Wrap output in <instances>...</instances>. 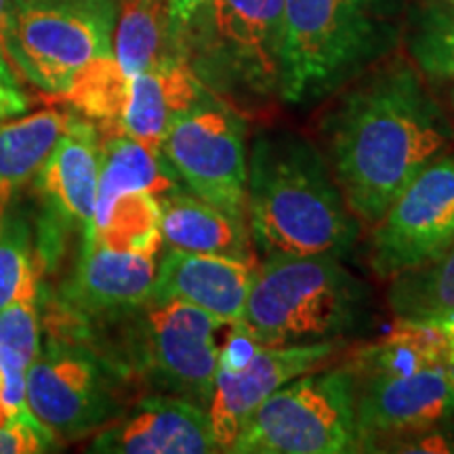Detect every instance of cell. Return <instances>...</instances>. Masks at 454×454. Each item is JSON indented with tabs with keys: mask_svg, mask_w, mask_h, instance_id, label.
I'll return each instance as SVG.
<instances>
[{
	"mask_svg": "<svg viewBox=\"0 0 454 454\" xmlns=\"http://www.w3.org/2000/svg\"><path fill=\"white\" fill-rule=\"evenodd\" d=\"M284 0H207L184 55L217 98L238 107L280 95Z\"/></svg>",
	"mask_w": 454,
	"mask_h": 454,
	"instance_id": "5b68a950",
	"label": "cell"
},
{
	"mask_svg": "<svg viewBox=\"0 0 454 454\" xmlns=\"http://www.w3.org/2000/svg\"><path fill=\"white\" fill-rule=\"evenodd\" d=\"M230 452H357L354 372L345 364L293 379L248 417Z\"/></svg>",
	"mask_w": 454,
	"mask_h": 454,
	"instance_id": "8992f818",
	"label": "cell"
},
{
	"mask_svg": "<svg viewBox=\"0 0 454 454\" xmlns=\"http://www.w3.org/2000/svg\"><path fill=\"white\" fill-rule=\"evenodd\" d=\"M27 95L21 89L17 70L11 64L7 51L0 47V121L27 110Z\"/></svg>",
	"mask_w": 454,
	"mask_h": 454,
	"instance_id": "1f68e13d",
	"label": "cell"
},
{
	"mask_svg": "<svg viewBox=\"0 0 454 454\" xmlns=\"http://www.w3.org/2000/svg\"><path fill=\"white\" fill-rule=\"evenodd\" d=\"M213 98L217 95L196 76L184 55L164 57L130 78L121 130L141 144L160 150L173 122Z\"/></svg>",
	"mask_w": 454,
	"mask_h": 454,
	"instance_id": "ac0fdd59",
	"label": "cell"
},
{
	"mask_svg": "<svg viewBox=\"0 0 454 454\" xmlns=\"http://www.w3.org/2000/svg\"><path fill=\"white\" fill-rule=\"evenodd\" d=\"M61 444L55 434L41 421H15L0 425V454H30L47 452Z\"/></svg>",
	"mask_w": 454,
	"mask_h": 454,
	"instance_id": "f546056e",
	"label": "cell"
},
{
	"mask_svg": "<svg viewBox=\"0 0 454 454\" xmlns=\"http://www.w3.org/2000/svg\"><path fill=\"white\" fill-rule=\"evenodd\" d=\"M448 104H450V121L454 127V87H448Z\"/></svg>",
	"mask_w": 454,
	"mask_h": 454,
	"instance_id": "d590c367",
	"label": "cell"
},
{
	"mask_svg": "<svg viewBox=\"0 0 454 454\" xmlns=\"http://www.w3.org/2000/svg\"><path fill=\"white\" fill-rule=\"evenodd\" d=\"M32 265V230L20 208L9 202L0 208V309L15 297Z\"/></svg>",
	"mask_w": 454,
	"mask_h": 454,
	"instance_id": "f1b7e54d",
	"label": "cell"
},
{
	"mask_svg": "<svg viewBox=\"0 0 454 454\" xmlns=\"http://www.w3.org/2000/svg\"><path fill=\"white\" fill-rule=\"evenodd\" d=\"M130 78L118 66L114 53L101 55L74 78L66 93L55 101H61L84 121L93 122L99 135L122 133L121 122L127 110Z\"/></svg>",
	"mask_w": 454,
	"mask_h": 454,
	"instance_id": "cb8c5ba5",
	"label": "cell"
},
{
	"mask_svg": "<svg viewBox=\"0 0 454 454\" xmlns=\"http://www.w3.org/2000/svg\"><path fill=\"white\" fill-rule=\"evenodd\" d=\"M11 7H13V0H0V47L3 49H4V41H7Z\"/></svg>",
	"mask_w": 454,
	"mask_h": 454,
	"instance_id": "e575fe53",
	"label": "cell"
},
{
	"mask_svg": "<svg viewBox=\"0 0 454 454\" xmlns=\"http://www.w3.org/2000/svg\"><path fill=\"white\" fill-rule=\"evenodd\" d=\"M74 118L70 107H44L0 124V208L11 202L17 187L41 170Z\"/></svg>",
	"mask_w": 454,
	"mask_h": 454,
	"instance_id": "7402d4cb",
	"label": "cell"
},
{
	"mask_svg": "<svg viewBox=\"0 0 454 454\" xmlns=\"http://www.w3.org/2000/svg\"><path fill=\"white\" fill-rule=\"evenodd\" d=\"M446 425H454V377L448 366L356 379L357 452H374L387 440Z\"/></svg>",
	"mask_w": 454,
	"mask_h": 454,
	"instance_id": "7c38bea8",
	"label": "cell"
},
{
	"mask_svg": "<svg viewBox=\"0 0 454 454\" xmlns=\"http://www.w3.org/2000/svg\"><path fill=\"white\" fill-rule=\"evenodd\" d=\"M254 271V259L168 248L156 268L150 303L184 301L219 317L223 325H236L251 293Z\"/></svg>",
	"mask_w": 454,
	"mask_h": 454,
	"instance_id": "2e32d148",
	"label": "cell"
},
{
	"mask_svg": "<svg viewBox=\"0 0 454 454\" xmlns=\"http://www.w3.org/2000/svg\"><path fill=\"white\" fill-rule=\"evenodd\" d=\"M133 339V364L156 387L207 408L219 366V317L184 303H145Z\"/></svg>",
	"mask_w": 454,
	"mask_h": 454,
	"instance_id": "30bf717a",
	"label": "cell"
},
{
	"mask_svg": "<svg viewBox=\"0 0 454 454\" xmlns=\"http://www.w3.org/2000/svg\"><path fill=\"white\" fill-rule=\"evenodd\" d=\"M99 147L98 127L76 114L70 129L38 170L36 185L47 207L38 248L41 263H47L53 253L59 251L67 231L81 230L87 234L93 223L99 185Z\"/></svg>",
	"mask_w": 454,
	"mask_h": 454,
	"instance_id": "5bb4252c",
	"label": "cell"
},
{
	"mask_svg": "<svg viewBox=\"0 0 454 454\" xmlns=\"http://www.w3.org/2000/svg\"><path fill=\"white\" fill-rule=\"evenodd\" d=\"M116 0H13L7 51L11 64L49 98L112 53Z\"/></svg>",
	"mask_w": 454,
	"mask_h": 454,
	"instance_id": "52a82bcc",
	"label": "cell"
},
{
	"mask_svg": "<svg viewBox=\"0 0 454 454\" xmlns=\"http://www.w3.org/2000/svg\"><path fill=\"white\" fill-rule=\"evenodd\" d=\"M448 371H450V374L454 377V356L448 357Z\"/></svg>",
	"mask_w": 454,
	"mask_h": 454,
	"instance_id": "8d00e7d4",
	"label": "cell"
},
{
	"mask_svg": "<svg viewBox=\"0 0 454 454\" xmlns=\"http://www.w3.org/2000/svg\"><path fill=\"white\" fill-rule=\"evenodd\" d=\"M160 150L187 192L247 223V122L234 106L213 98L179 116Z\"/></svg>",
	"mask_w": 454,
	"mask_h": 454,
	"instance_id": "ba28073f",
	"label": "cell"
},
{
	"mask_svg": "<svg viewBox=\"0 0 454 454\" xmlns=\"http://www.w3.org/2000/svg\"><path fill=\"white\" fill-rule=\"evenodd\" d=\"M112 53L129 78L164 57L184 55L170 26L167 0H122L121 17L114 26Z\"/></svg>",
	"mask_w": 454,
	"mask_h": 454,
	"instance_id": "603a6c76",
	"label": "cell"
},
{
	"mask_svg": "<svg viewBox=\"0 0 454 454\" xmlns=\"http://www.w3.org/2000/svg\"><path fill=\"white\" fill-rule=\"evenodd\" d=\"M454 240V152L419 170L397 194L371 238L374 274L391 280L435 259Z\"/></svg>",
	"mask_w": 454,
	"mask_h": 454,
	"instance_id": "8fae6325",
	"label": "cell"
},
{
	"mask_svg": "<svg viewBox=\"0 0 454 454\" xmlns=\"http://www.w3.org/2000/svg\"><path fill=\"white\" fill-rule=\"evenodd\" d=\"M38 268L36 259L17 288L15 297L0 309V345L15 351L27 366L41 351V322H38Z\"/></svg>",
	"mask_w": 454,
	"mask_h": 454,
	"instance_id": "83f0119b",
	"label": "cell"
},
{
	"mask_svg": "<svg viewBox=\"0 0 454 454\" xmlns=\"http://www.w3.org/2000/svg\"><path fill=\"white\" fill-rule=\"evenodd\" d=\"M371 288L333 254H268L236 326L259 345L345 340L371 322Z\"/></svg>",
	"mask_w": 454,
	"mask_h": 454,
	"instance_id": "277c9868",
	"label": "cell"
},
{
	"mask_svg": "<svg viewBox=\"0 0 454 454\" xmlns=\"http://www.w3.org/2000/svg\"><path fill=\"white\" fill-rule=\"evenodd\" d=\"M374 452H454V425L400 435L383 442Z\"/></svg>",
	"mask_w": 454,
	"mask_h": 454,
	"instance_id": "4dcf8cb0",
	"label": "cell"
},
{
	"mask_svg": "<svg viewBox=\"0 0 454 454\" xmlns=\"http://www.w3.org/2000/svg\"><path fill=\"white\" fill-rule=\"evenodd\" d=\"M207 0H167L168 4V15H170V26H173V34L177 38L181 53H184V36L190 21L194 20V15L202 9V4Z\"/></svg>",
	"mask_w": 454,
	"mask_h": 454,
	"instance_id": "d6a6232c",
	"label": "cell"
},
{
	"mask_svg": "<svg viewBox=\"0 0 454 454\" xmlns=\"http://www.w3.org/2000/svg\"><path fill=\"white\" fill-rule=\"evenodd\" d=\"M434 322L440 326V331L444 333V337L448 340V357H452L454 356V314L435 317Z\"/></svg>",
	"mask_w": 454,
	"mask_h": 454,
	"instance_id": "836d02e7",
	"label": "cell"
},
{
	"mask_svg": "<svg viewBox=\"0 0 454 454\" xmlns=\"http://www.w3.org/2000/svg\"><path fill=\"white\" fill-rule=\"evenodd\" d=\"M404 47L427 82L454 87V9L419 0L408 9Z\"/></svg>",
	"mask_w": 454,
	"mask_h": 454,
	"instance_id": "484cf974",
	"label": "cell"
},
{
	"mask_svg": "<svg viewBox=\"0 0 454 454\" xmlns=\"http://www.w3.org/2000/svg\"><path fill=\"white\" fill-rule=\"evenodd\" d=\"M348 366L354 379L402 377L448 366V340L434 320L395 317L394 328L374 343L356 349Z\"/></svg>",
	"mask_w": 454,
	"mask_h": 454,
	"instance_id": "44dd1931",
	"label": "cell"
},
{
	"mask_svg": "<svg viewBox=\"0 0 454 454\" xmlns=\"http://www.w3.org/2000/svg\"><path fill=\"white\" fill-rule=\"evenodd\" d=\"M156 268V254L82 244L81 261L66 288V305L82 317L135 311L150 303Z\"/></svg>",
	"mask_w": 454,
	"mask_h": 454,
	"instance_id": "e0dca14e",
	"label": "cell"
},
{
	"mask_svg": "<svg viewBox=\"0 0 454 454\" xmlns=\"http://www.w3.org/2000/svg\"><path fill=\"white\" fill-rule=\"evenodd\" d=\"M139 190L160 198L170 192L185 190V185L175 175L162 150H154L124 133L101 137L98 204L93 221L99 219L118 196Z\"/></svg>",
	"mask_w": 454,
	"mask_h": 454,
	"instance_id": "ffe728a7",
	"label": "cell"
},
{
	"mask_svg": "<svg viewBox=\"0 0 454 454\" xmlns=\"http://www.w3.org/2000/svg\"><path fill=\"white\" fill-rule=\"evenodd\" d=\"M387 303L395 317L435 320L454 314V240L435 259L391 278Z\"/></svg>",
	"mask_w": 454,
	"mask_h": 454,
	"instance_id": "4316f807",
	"label": "cell"
},
{
	"mask_svg": "<svg viewBox=\"0 0 454 454\" xmlns=\"http://www.w3.org/2000/svg\"><path fill=\"white\" fill-rule=\"evenodd\" d=\"M160 234L168 248L254 259L247 223L227 217L187 190L160 196Z\"/></svg>",
	"mask_w": 454,
	"mask_h": 454,
	"instance_id": "d6986e66",
	"label": "cell"
},
{
	"mask_svg": "<svg viewBox=\"0 0 454 454\" xmlns=\"http://www.w3.org/2000/svg\"><path fill=\"white\" fill-rule=\"evenodd\" d=\"M248 234L268 254H348L360 219L334 181L326 156L291 130H263L248 152Z\"/></svg>",
	"mask_w": 454,
	"mask_h": 454,
	"instance_id": "7a4b0ae2",
	"label": "cell"
},
{
	"mask_svg": "<svg viewBox=\"0 0 454 454\" xmlns=\"http://www.w3.org/2000/svg\"><path fill=\"white\" fill-rule=\"evenodd\" d=\"M438 3H442V4H446V7H452V9H454V0H438Z\"/></svg>",
	"mask_w": 454,
	"mask_h": 454,
	"instance_id": "74e56055",
	"label": "cell"
},
{
	"mask_svg": "<svg viewBox=\"0 0 454 454\" xmlns=\"http://www.w3.org/2000/svg\"><path fill=\"white\" fill-rule=\"evenodd\" d=\"M118 379L90 348L51 339L26 371L27 406L59 442L84 438L121 414Z\"/></svg>",
	"mask_w": 454,
	"mask_h": 454,
	"instance_id": "9c48e42d",
	"label": "cell"
},
{
	"mask_svg": "<svg viewBox=\"0 0 454 454\" xmlns=\"http://www.w3.org/2000/svg\"><path fill=\"white\" fill-rule=\"evenodd\" d=\"M320 130L349 211L371 225L454 141L450 114L427 78L395 53L339 90Z\"/></svg>",
	"mask_w": 454,
	"mask_h": 454,
	"instance_id": "6da1fadb",
	"label": "cell"
},
{
	"mask_svg": "<svg viewBox=\"0 0 454 454\" xmlns=\"http://www.w3.org/2000/svg\"><path fill=\"white\" fill-rule=\"evenodd\" d=\"M101 454H211L219 452L207 408L177 395L139 402L122 421L107 423L90 442Z\"/></svg>",
	"mask_w": 454,
	"mask_h": 454,
	"instance_id": "9a60e30c",
	"label": "cell"
},
{
	"mask_svg": "<svg viewBox=\"0 0 454 454\" xmlns=\"http://www.w3.org/2000/svg\"><path fill=\"white\" fill-rule=\"evenodd\" d=\"M343 340L308 345H257L238 368L217 366L207 412L219 452H230L238 431L268 397L293 379L320 371Z\"/></svg>",
	"mask_w": 454,
	"mask_h": 454,
	"instance_id": "4fadbf2b",
	"label": "cell"
},
{
	"mask_svg": "<svg viewBox=\"0 0 454 454\" xmlns=\"http://www.w3.org/2000/svg\"><path fill=\"white\" fill-rule=\"evenodd\" d=\"M412 0H284L280 98H333L404 41Z\"/></svg>",
	"mask_w": 454,
	"mask_h": 454,
	"instance_id": "3957f363",
	"label": "cell"
},
{
	"mask_svg": "<svg viewBox=\"0 0 454 454\" xmlns=\"http://www.w3.org/2000/svg\"><path fill=\"white\" fill-rule=\"evenodd\" d=\"M160 242V198L144 190L118 196L84 234V244L144 254H156Z\"/></svg>",
	"mask_w": 454,
	"mask_h": 454,
	"instance_id": "d4e9b609",
	"label": "cell"
}]
</instances>
